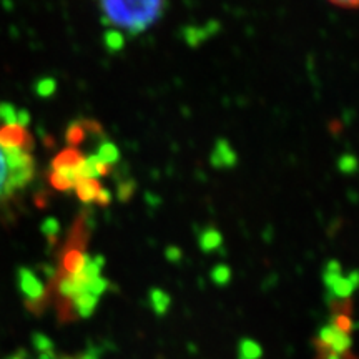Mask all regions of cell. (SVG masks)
Masks as SVG:
<instances>
[{
    "instance_id": "cell-1",
    "label": "cell",
    "mask_w": 359,
    "mask_h": 359,
    "mask_svg": "<svg viewBox=\"0 0 359 359\" xmlns=\"http://www.w3.org/2000/svg\"><path fill=\"white\" fill-rule=\"evenodd\" d=\"M165 2H102L100 8L103 22L128 30L132 35H138L155 24L163 13Z\"/></svg>"
},
{
    "instance_id": "cell-2",
    "label": "cell",
    "mask_w": 359,
    "mask_h": 359,
    "mask_svg": "<svg viewBox=\"0 0 359 359\" xmlns=\"http://www.w3.org/2000/svg\"><path fill=\"white\" fill-rule=\"evenodd\" d=\"M34 177V160L29 151L4 150L0 147V201L11 198Z\"/></svg>"
},
{
    "instance_id": "cell-3",
    "label": "cell",
    "mask_w": 359,
    "mask_h": 359,
    "mask_svg": "<svg viewBox=\"0 0 359 359\" xmlns=\"http://www.w3.org/2000/svg\"><path fill=\"white\" fill-rule=\"evenodd\" d=\"M0 147L4 150H30L32 138L20 125H4L0 128Z\"/></svg>"
},
{
    "instance_id": "cell-4",
    "label": "cell",
    "mask_w": 359,
    "mask_h": 359,
    "mask_svg": "<svg viewBox=\"0 0 359 359\" xmlns=\"http://www.w3.org/2000/svg\"><path fill=\"white\" fill-rule=\"evenodd\" d=\"M19 285H20L22 293L25 294L27 302H29L30 304L39 302V299L42 298V294H43L42 281H40L37 275H35L34 271H30V269L20 268Z\"/></svg>"
},
{
    "instance_id": "cell-5",
    "label": "cell",
    "mask_w": 359,
    "mask_h": 359,
    "mask_svg": "<svg viewBox=\"0 0 359 359\" xmlns=\"http://www.w3.org/2000/svg\"><path fill=\"white\" fill-rule=\"evenodd\" d=\"M320 338L334 354L344 353L351 346V338L346 333H341L333 325H327L320 331Z\"/></svg>"
},
{
    "instance_id": "cell-6",
    "label": "cell",
    "mask_w": 359,
    "mask_h": 359,
    "mask_svg": "<svg viewBox=\"0 0 359 359\" xmlns=\"http://www.w3.org/2000/svg\"><path fill=\"white\" fill-rule=\"evenodd\" d=\"M323 280H325V285L327 288V293L333 294V298H339V299H346L351 296L354 291L353 285L348 281V278H344L341 273L334 275V273H326L323 275Z\"/></svg>"
},
{
    "instance_id": "cell-7",
    "label": "cell",
    "mask_w": 359,
    "mask_h": 359,
    "mask_svg": "<svg viewBox=\"0 0 359 359\" xmlns=\"http://www.w3.org/2000/svg\"><path fill=\"white\" fill-rule=\"evenodd\" d=\"M238 156L235 154V150L228 145V142L224 140H218L217 145L213 148L212 154V165L217 168H230L236 165Z\"/></svg>"
},
{
    "instance_id": "cell-8",
    "label": "cell",
    "mask_w": 359,
    "mask_h": 359,
    "mask_svg": "<svg viewBox=\"0 0 359 359\" xmlns=\"http://www.w3.org/2000/svg\"><path fill=\"white\" fill-rule=\"evenodd\" d=\"M82 161L83 156L80 155L79 150H75V148H67V150L60 151V154L53 158L52 167L53 170H70L77 168Z\"/></svg>"
},
{
    "instance_id": "cell-9",
    "label": "cell",
    "mask_w": 359,
    "mask_h": 359,
    "mask_svg": "<svg viewBox=\"0 0 359 359\" xmlns=\"http://www.w3.org/2000/svg\"><path fill=\"white\" fill-rule=\"evenodd\" d=\"M74 188L80 200L85 201V203H92V201L97 200L98 193L102 190V185L98 183V180H80Z\"/></svg>"
},
{
    "instance_id": "cell-10",
    "label": "cell",
    "mask_w": 359,
    "mask_h": 359,
    "mask_svg": "<svg viewBox=\"0 0 359 359\" xmlns=\"http://www.w3.org/2000/svg\"><path fill=\"white\" fill-rule=\"evenodd\" d=\"M223 243L222 233L215 228H206V230L200 235V248L205 251V253H212V251L218 250Z\"/></svg>"
},
{
    "instance_id": "cell-11",
    "label": "cell",
    "mask_w": 359,
    "mask_h": 359,
    "mask_svg": "<svg viewBox=\"0 0 359 359\" xmlns=\"http://www.w3.org/2000/svg\"><path fill=\"white\" fill-rule=\"evenodd\" d=\"M85 258L87 255L80 253L79 250H72L64 257V269L67 271V275H77V273L82 271L83 264H85Z\"/></svg>"
},
{
    "instance_id": "cell-12",
    "label": "cell",
    "mask_w": 359,
    "mask_h": 359,
    "mask_svg": "<svg viewBox=\"0 0 359 359\" xmlns=\"http://www.w3.org/2000/svg\"><path fill=\"white\" fill-rule=\"evenodd\" d=\"M97 302H98V298H95V296L88 294V293H80L79 296H75L74 298V306H75V309H77V313L80 314V316L88 318L90 314L95 311Z\"/></svg>"
},
{
    "instance_id": "cell-13",
    "label": "cell",
    "mask_w": 359,
    "mask_h": 359,
    "mask_svg": "<svg viewBox=\"0 0 359 359\" xmlns=\"http://www.w3.org/2000/svg\"><path fill=\"white\" fill-rule=\"evenodd\" d=\"M7 359H97V353L93 351V349H90V351L83 353L80 358H57V354L53 353V349H50V351L39 353L37 358H30L29 353L24 351V349H20V351L12 354V356L7 358Z\"/></svg>"
},
{
    "instance_id": "cell-14",
    "label": "cell",
    "mask_w": 359,
    "mask_h": 359,
    "mask_svg": "<svg viewBox=\"0 0 359 359\" xmlns=\"http://www.w3.org/2000/svg\"><path fill=\"white\" fill-rule=\"evenodd\" d=\"M95 156L100 161H103V163L110 165L111 167V165L116 163V161L120 160V151H118V148L114 145V143L105 142V143H102L100 148H98Z\"/></svg>"
},
{
    "instance_id": "cell-15",
    "label": "cell",
    "mask_w": 359,
    "mask_h": 359,
    "mask_svg": "<svg viewBox=\"0 0 359 359\" xmlns=\"http://www.w3.org/2000/svg\"><path fill=\"white\" fill-rule=\"evenodd\" d=\"M150 302H151V306H154L156 314H165L168 311L172 299H170V296L165 293V291L154 290L150 294Z\"/></svg>"
},
{
    "instance_id": "cell-16",
    "label": "cell",
    "mask_w": 359,
    "mask_h": 359,
    "mask_svg": "<svg viewBox=\"0 0 359 359\" xmlns=\"http://www.w3.org/2000/svg\"><path fill=\"white\" fill-rule=\"evenodd\" d=\"M103 39H105V47L110 52H120L125 47V39L120 30H109V32L103 35Z\"/></svg>"
},
{
    "instance_id": "cell-17",
    "label": "cell",
    "mask_w": 359,
    "mask_h": 359,
    "mask_svg": "<svg viewBox=\"0 0 359 359\" xmlns=\"http://www.w3.org/2000/svg\"><path fill=\"white\" fill-rule=\"evenodd\" d=\"M212 280H213L215 285H218V286L228 285V283H230V280H231L230 266H226V264H218V266L212 271Z\"/></svg>"
},
{
    "instance_id": "cell-18",
    "label": "cell",
    "mask_w": 359,
    "mask_h": 359,
    "mask_svg": "<svg viewBox=\"0 0 359 359\" xmlns=\"http://www.w3.org/2000/svg\"><path fill=\"white\" fill-rule=\"evenodd\" d=\"M83 138H85L83 125L72 123L69 130H67V142H69L72 147H75V145H79V143L82 142Z\"/></svg>"
},
{
    "instance_id": "cell-19",
    "label": "cell",
    "mask_w": 359,
    "mask_h": 359,
    "mask_svg": "<svg viewBox=\"0 0 359 359\" xmlns=\"http://www.w3.org/2000/svg\"><path fill=\"white\" fill-rule=\"evenodd\" d=\"M206 37H208V32H206L205 27H200V29H196V27H188L185 30V39L190 45H198L201 40H205Z\"/></svg>"
},
{
    "instance_id": "cell-20",
    "label": "cell",
    "mask_w": 359,
    "mask_h": 359,
    "mask_svg": "<svg viewBox=\"0 0 359 359\" xmlns=\"http://www.w3.org/2000/svg\"><path fill=\"white\" fill-rule=\"evenodd\" d=\"M55 88H57V83L53 79H42V80H39L37 85H35V92H37L40 97L53 95Z\"/></svg>"
},
{
    "instance_id": "cell-21",
    "label": "cell",
    "mask_w": 359,
    "mask_h": 359,
    "mask_svg": "<svg viewBox=\"0 0 359 359\" xmlns=\"http://www.w3.org/2000/svg\"><path fill=\"white\" fill-rule=\"evenodd\" d=\"M107 286H109V283L103 280V278L98 276L93 281H90L87 286H85V293H88V294L95 296V298H98V296H100L102 293H105Z\"/></svg>"
},
{
    "instance_id": "cell-22",
    "label": "cell",
    "mask_w": 359,
    "mask_h": 359,
    "mask_svg": "<svg viewBox=\"0 0 359 359\" xmlns=\"http://www.w3.org/2000/svg\"><path fill=\"white\" fill-rule=\"evenodd\" d=\"M0 120H4L6 125L17 123V111L11 103H0Z\"/></svg>"
},
{
    "instance_id": "cell-23",
    "label": "cell",
    "mask_w": 359,
    "mask_h": 359,
    "mask_svg": "<svg viewBox=\"0 0 359 359\" xmlns=\"http://www.w3.org/2000/svg\"><path fill=\"white\" fill-rule=\"evenodd\" d=\"M339 170L343 173H354L359 167L358 163V158L354 155H343L339 158V163H338Z\"/></svg>"
},
{
    "instance_id": "cell-24",
    "label": "cell",
    "mask_w": 359,
    "mask_h": 359,
    "mask_svg": "<svg viewBox=\"0 0 359 359\" xmlns=\"http://www.w3.org/2000/svg\"><path fill=\"white\" fill-rule=\"evenodd\" d=\"M241 353H243V358L241 359H257L259 354H262V349L257 343H253V341H248L245 339L243 343H241Z\"/></svg>"
},
{
    "instance_id": "cell-25",
    "label": "cell",
    "mask_w": 359,
    "mask_h": 359,
    "mask_svg": "<svg viewBox=\"0 0 359 359\" xmlns=\"http://www.w3.org/2000/svg\"><path fill=\"white\" fill-rule=\"evenodd\" d=\"M50 183L53 188H57V190H60V191H65V190H70V188H74V185H72L69 180H67L65 177H62V175L57 172L50 173Z\"/></svg>"
},
{
    "instance_id": "cell-26",
    "label": "cell",
    "mask_w": 359,
    "mask_h": 359,
    "mask_svg": "<svg viewBox=\"0 0 359 359\" xmlns=\"http://www.w3.org/2000/svg\"><path fill=\"white\" fill-rule=\"evenodd\" d=\"M333 326L336 330H339L341 333H346L349 334V331L353 330V323H351V318L346 316V314H339V316H336V320L333 323Z\"/></svg>"
},
{
    "instance_id": "cell-27",
    "label": "cell",
    "mask_w": 359,
    "mask_h": 359,
    "mask_svg": "<svg viewBox=\"0 0 359 359\" xmlns=\"http://www.w3.org/2000/svg\"><path fill=\"white\" fill-rule=\"evenodd\" d=\"M42 231L47 235L48 238H53L58 233V222L57 219L53 218H48L45 219V222L42 223Z\"/></svg>"
},
{
    "instance_id": "cell-28",
    "label": "cell",
    "mask_w": 359,
    "mask_h": 359,
    "mask_svg": "<svg viewBox=\"0 0 359 359\" xmlns=\"http://www.w3.org/2000/svg\"><path fill=\"white\" fill-rule=\"evenodd\" d=\"M167 258L170 259V262L178 263L180 259H182V250L177 248V246H170V248L167 250Z\"/></svg>"
},
{
    "instance_id": "cell-29",
    "label": "cell",
    "mask_w": 359,
    "mask_h": 359,
    "mask_svg": "<svg viewBox=\"0 0 359 359\" xmlns=\"http://www.w3.org/2000/svg\"><path fill=\"white\" fill-rule=\"evenodd\" d=\"M133 193V183L132 182H128V183H123L122 187H120V190H118V195H120V198L122 200H127L130 195H132Z\"/></svg>"
},
{
    "instance_id": "cell-30",
    "label": "cell",
    "mask_w": 359,
    "mask_h": 359,
    "mask_svg": "<svg viewBox=\"0 0 359 359\" xmlns=\"http://www.w3.org/2000/svg\"><path fill=\"white\" fill-rule=\"evenodd\" d=\"M97 203L98 205H102V206H107L110 203V191L109 190H105V188H102L100 190V193H98V196H97Z\"/></svg>"
},
{
    "instance_id": "cell-31",
    "label": "cell",
    "mask_w": 359,
    "mask_h": 359,
    "mask_svg": "<svg viewBox=\"0 0 359 359\" xmlns=\"http://www.w3.org/2000/svg\"><path fill=\"white\" fill-rule=\"evenodd\" d=\"M326 273H334V275H338V273H341V264H339V262H336V259H333V262L327 263Z\"/></svg>"
},
{
    "instance_id": "cell-32",
    "label": "cell",
    "mask_w": 359,
    "mask_h": 359,
    "mask_svg": "<svg viewBox=\"0 0 359 359\" xmlns=\"http://www.w3.org/2000/svg\"><path fill=\"white\" fill-rule=\"evenodd\" d=\"M346 278H348V281L353 285V288L356 290L359 286V271H351Z\"/></svg>"
},
{
    "instance_id": "cell-33",
    "label": "cell",
    "mask_w": 359,
    "mask_h": 359,
    "mask_svg": "<svg viewBox=\"0 0 359 359\" xmlns=\"http://www.w3.org/2000/svg\"><path fill=\"white\" fill-rule=\"evenodd\" d=\"M334 6L344 8H359V2H334Z\"/></svg>"
}]
</instances>
